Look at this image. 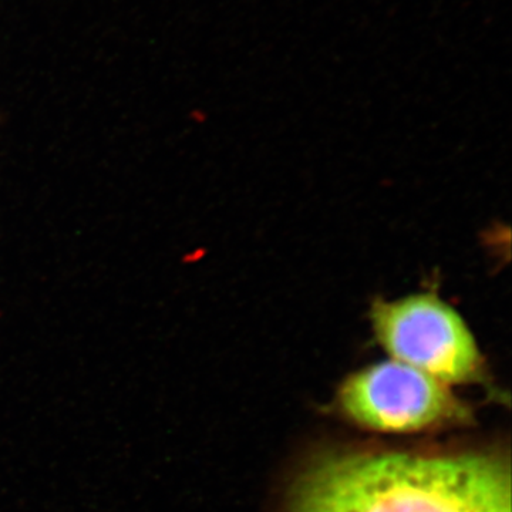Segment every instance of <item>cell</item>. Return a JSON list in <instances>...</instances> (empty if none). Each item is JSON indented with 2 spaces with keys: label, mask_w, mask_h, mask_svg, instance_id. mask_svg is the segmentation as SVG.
I'll list each match as a JSON object with an SVG mask.
<instances>
[{
  "label": "cell",
  "mask_w": 512,
  "mask_h": 512,
  "mask_svg": "<svg viewBox=\"0 0 512 512\" xmlns=\"http://www.w3.org/2000/svg\"><path fill=\"white\" fill-rule=\"evenodd\" d=\"M336 407L363 430L423 433L471 421V407L453 387L426 373L386 359L350 373L336 393Z\"/></svg>",
  "instance_id": "3957f363"
},
{
  "label": "cell",
  "mask_w": 512,
  "mask_h": 512,
  "mask_svg": "<svg viewBox=\"0 0 512 512\" xmlns=\"http://www.w3.org/2000/svg\"><path fill=\"white\" fill-rule=\"evenodd\" d=\"M510 461L488 451H342L296 478L286 512H512Z\"/></svg>",
  "instance_id": "6da1fadb"
},
{
  "label": "cell",
  "mask_w": 512,
  "mask_h": 512,
  "mask_svg": "<svg viewBox=\"0 0 512 512\" xmlns=\"http://www.w3.org/2000/svg\"><path fill=\"white\" fill-rule=\"evenodd\" d=\"M377 345L404 365L447 386H483L498 393L476 335L453 305L429 289L397 299L377 296L369 306Z\"/></svg>",
  "instance_id": "7a4b0ae2"
}]
</instances>
